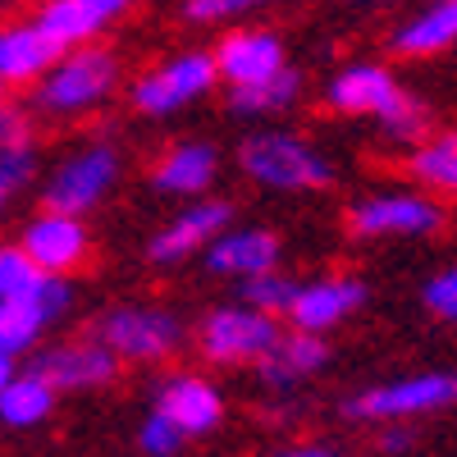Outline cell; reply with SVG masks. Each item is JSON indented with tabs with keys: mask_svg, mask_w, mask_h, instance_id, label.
<instances>
[{
	"mask_svg": "<svg viewBox=\"0 0 457 457\" xmlns=\"http://www.w3.org/2000/svg\"><path fill=\"white\" fill-rule=\"evenodd\" d=\"M366 302V284L357 275H320V279H307L297 284L293 293V307H288V325L293 329H312V334H325V329H338L357 307Z\"/></svg>",
	"mask_w": 457,
	"mask_h": 457,
	"instance_id": "cell-16",
	"label": "cell"
},
{
	"mask_svg": "<svg viewBox=\"0 0 457 457\" xmlns=\"http://www.w3.org/2000/svg\"><path fill=\"white\" fill-rule=\"evenodd\" d=\"M375 124H379V133H385L394 146H416L426 133H435V120H430V105L421 101V96H411L407 87L375 114Z\"/></svg>",
	"mask_w": 457,
	"mask_h": 457,
	"instance_id": "cell-26",
	"label": "cell"
},
{
	"mask_svg": "<svg viewBox=\"0 0 457 457\" xmlns=\"http://www.w3.org/2000/svg\"><path fill=\"white\" fill-rule=\"evenodd\" d=\"M133 5H137V0H92V10H96L105 23H110V19H120V14H129Z\"/></svg>",
	"mask_w": 457,
	"mask_h": 457,
	"instance_id": "cell-35",
	"label": "cell"
},
{
	"mask_svg": "<svg viewBox=\"0 0 457 457\" xmlns=\"http://www.w3.org/2000/svg\"><path fill=\"white\" fill-rule=\"evenodd\" d=\"M444 202L421 193V187H403V193H370L357 197L348 211H343V224H348L353 238H426L444 228Z\"/></svg>",
	"mask_w": 457,
	"mask_h": 457,
	"instance_id": "cell-7",
	"label": "cell"
},
{
	"mask_svg": "<svg viewBox=\"0 0 457 457\" xmlns=\"http://www.w3.org/2000/svg\"><path fill=\"white\" fill-rule=\"evenodd\" d=\"M398 92H403V83L394 79L385 64L353 60V64H343L338 73H329L325 105L338 110V114H357V120H375V114L385 110Z\"/></svg>",
	"mask_w": 457,
	"mask_h": 457,
	"instance_id": "cell-18",
	"label": "cell"
},
{
	"mask_svg": "<svg viewBox=\"0 0 457 457\" xmlns=\"http://www.w3.org/2000/svg\"><path fill=\"white\" fill-rule=\"evenodd\" d=\"M14 193H19V187H14V179L5 174V161H0V211L10 206V197H14Z\"/></svg>",
	"mask_w": 457,
	"mask_h": 457,
	"instance_id": "cell-36",
	"label": "cell"
},
{
	"mask_svg": "<svg viewBox=\"0 0 457 457\" xmlns=\"http://www.w3.org/2000/svg\"><path fill=\"white\" fill-rule=\"evenodd\" d=\"M448 46H457V0H435V5H426L389 37V51L403 60H426Z\"/></svg>",
	"mask_w": 457,
	"mask_h": 457,
	"instance_id": "cell-23",
	"label": "cell"
},
{
	"mask_svg": "<svg viewBox=\"0 0 457 457\" xmlns=\"http://www.w3.org/2000/svg\"><path fill=\"white\" fill-rule=\"evenodd\" d=\"M220 174V156L215 146L202 142V137H183V142H170L156 161H151V187L161 197H179V202H193V197H206V187L215 183Z\"/></svg>",
	"mask_w": 457,
	"mask_h": 457,
	"instance_id": "cell-17",
	"label": "cell"
},
{
	"mask_svg": "<svg viewBox=\"0 0 457 457\" xmlns=\"http://www.w3.org/2000/svg\"><path fill=\"white\" fill-rule=\"evenodd\" d=\"M42 284V270L28 261V252L19 243H0V297H14Z\"/></svg>",
	"mask_w": 457,
	"mask_h": 457,
	"instance_id": "cell-29",
	"label": "cell"
},
{
	"mask_svg": "<svg viewBox=\"0 0 457 457\" xmlns=\"http://www.w3.org/2000/svg\"><path fill=\"white\" fill-rule=\"evenodd\" d=\"M265 457H343V453L329 448V444H288V448H275Z\"/></svg>",
	"mask_w": 457,
	"mask_h": 457,
	"instance_id": "cell-34",
	"label": "cell"
},
{
	"mask_svg": "<svg viewBox=\"0 0 457 457\" xmlns=\"http://www.w3.org/2000/svg\"><path fill=\"white\" fill-rule=\"evenodd\" d=\"M120 73H124V64H120V55H114L110 46L83 42V46L60 51L55 64L28 87L37 120H60V124L87 120L96 105H105L114 96Z\"/></svg>",
	"mask_w": 457,
	"mask_h": 457,
	"instance_id": "cell-1",
	"label": "cell"
},
{
	"mask_svg": "<svg viewBox=\"0 0 457 457\" xmlns=\"http://www.w3.org/2000/svg\"><path fill=\"white\" fill-rule=\"evenodd\" d=\"M270 5H284V0H183V19L202 23V28H215V23L247 19L256 10H270Z\"/></svg>",
	"mask_w": 457,
	"mask_h": 457,
	"instance_id": "cell-28",
	"label": "cell"
},
{
	"mask_svg": "<svg viewBox=\"0 0 457 457\" xmlns=\"http://www.w3.org/2000/svg\"><path fill=\"white\" fill-rule=\"evenodd\" d=\"M19 247L28 252V261L37 265L42 275H64L73 279L92 261V228L83 215H64V211H37L23 234H19Z\"/></svg>",
	"mask_w": 457,
	"mask_h": 457,
	"instance_id": "cell-10",
	"label": "cell"
},
{
	"mask_svg": "<svg viewBox=\"0 0 457 457\" xmlns=\"http://www.w3.org/2000/svg\"><path fill=\"white\" fill-rule=\"evenodd\" d=\"M297 96H302V73L293 64H284V69H275L270 79H261V83L228 87V110L247 114V120H275V114L297 105Z\"/></svg>",
	"mask_w": 457,
	"mask_h": 457,
	"instance_id": "cell-24",
	"label": "cell"
},
{
	"mask_svg": "<svg viewBox=\"0 0 457 457\" xmlns=\"http://www.w3.org/2000/svg\"><path fill=\"white\" fill-rule=\"evenodd\" d=\"M325 366H329V338H325V334H312V329H293V325H284L279 338L270 343V353L256 361V375H261V385H265V389L293 394L297 385L316 379Z\"/></svg>",
	"mask_w": 457,
	"mask_h": 457,
	"instance_id": "cell-15",
	"label": "cell"
},
{
	"mask_svg": "<svg viewBox=\"0 0 457 457\" xmlns=\"http://www.w3.org/2000/svg\"><path fill=\"white\" fill-rule=\"evenodd\" d=\"M55 55H60V46L32 19L0 23V83L5 87H23L28 92L55 64Z\"/></svg>",
	"mask_w": 457,
	"mask_h": 457,
	"instance_id": "cell-20",
	"label": "cell"
},
{
	"mask_svg": "<svg viewBox=\"0 0 457 457\" xmlns=\"http://www.w3.org/2000/svg\"><path fill=\"white\" fill-rule=\"evenodd\" d=\"M19 142H37V114H32V105L0 92V151L19 146Z\"/></svg>",
	"mask_w": 457,
	"mask_h": 457,
	"instance_id": "cell-31",
	"label": "cell"
},
{
	"mask_svg": "<svg viewBox=\"0 0 457 457\" xmlns=\"http://www.w3.org/2000/svg\"><path fill=\"white\" fill-rule=\"evenodd\" d=\"M228 224H234V206L224 197H193L174 220H165L146 238V261L151 265H183L197 252H206V243Z\"/></svg>",
	"mask_w": 457,
	"mask_h": 457,
	"instance_id": "cell-11",
	"label": "cell"
},
{
	"mask_svg": "<svg viewBox=\"0 0 457 457\" xmlns=\"http://www.w3.org/2000/svg\"><path fill=\"white\" fill-rule=\"evenodd\" d=\"M238 170L265 187V193H320L334 183L329 156L293 133V129H261L238 146Z\"/></svg>",
	"mask_w": 457,
	"mask_h": 457,
	"instance_id": "cell-2",
	"label": "cell"
},
{
	"mask_svg": "<svg viewBox=\"0 0 457 457\" xmlns=\"http://www.w3.org/2000/svg\"><path fill=\"white\" fill-rule=\"evenodd\" d=\"M211 60H215V73H220L224 87L261 83V79H270L275 69L288 64L275 28H234V32H224L220 46L211 51Z\"/></svg>",
	"mask_w": 457,
	"mask_h": 457,
	"instance_id": "cell-14",
	"label": "cell"
},
{
	"mask_svg": "<svg viewBox=\"0 0 457 457\" xmlns=\"http://www.w3.org/2000/svg\"><path fill=\"white\" fill-rule=\"evenodd\" d=\"M0 92H5V83H0Z\"/></svg>",
	"mask_w": 457,
	"mask_h": 457,
	"instance_id": "cell-40",
	"label": "cell"
},
{
	"mask_svg": "<svg viewBox=\"0 0 457 457\" xmlns=\"http://www.w3.org/2000/svg\"><path fill=\"white\" fill-rule=\"evenodd\" d=\"M183 444H187V439L165 421L161 411H146V416H142V426H137V453H142V457H179Z\"/></svg>",
	"mask_w": 457,
	"mask_h": 457,
	"instance_id": "cell-30",
	"label": "cell"
},
{
	"mask_svg": "<svg viewBox=\"0 0 457 457\" xmlns=\"http://www.w3.org/2000/svg\"><path fill=\"white\" fill-rule=\"evenodd\" d=\"M32 23L42 28L60 51L96 42V32L105 28V19L92 10V0H42V5L32 10Z\"/></svg>",
	"mask_w": 457,
	"mask_h": 457,
	"instance_id": "cell-25",
	"label": "cell"
},
{
	"mask_svg": "<svg viewBox=\"0 0 457 457\" xmlns=\"http://www.w3.org/2000/svg\"><path fill=\"white\" fill-rule=\"evenodd\" d=\"M69 302H73V284L64 275H42L37 288L0 297V353L14 361L32 353L42 334L69 312Z\"/></svg>",
	"mask_w": 457,
	"mask_h": 457,
	"instance_id": "cell-9",
	"label": "cell"
},
{
	"mask_svg": "<svg viewBox=\"0 0 457 457\" xmlns=\"http://www.w3.org/2000/svg\"><path fill=\"white\" fill-rule=\"evenodd\" d=\"M120 146L105 142V137H92V142H79L69 156L46 174L42 183V206L46 211H64V215H87L105 202V193L120 183Z\"/></svg>",
	"mask_w": 457,
	"mask_h": 457,
	"instance_id": "cell-4",
	"label": "cell"
},
{
	"mask_svg": "<svg viewBox=\"0 0 457 457\" xmlns=\"http://www.w3.org/2000/svg\"><path fill=\"white\" fill-rule=\"evenodd\" d=\"M421 302H426V312H430V316L457 325V265H448V270H439L435 279H426Z\"/></svg>",
	"mask_w": 457,
	"mask_h": 457,
	"instance_id": "cell-32",
	"label": "cell"
},
{
	"mask_svg": "<svg viewBox=\"0 0 457 457\" xmlns=\"http://www.w3.org/2000/svg\"><path fill=\"white\" fill-rule=\"evenodd\" d=\"M448 403H457L453 375H403V379L375 385L366 394H353L343 403V416L348 421L389 426V421H421V416H435Z\"/></svg>",
	"mask_w": 457,
	"mask_h": 457,
	"instance_id": "cell-8",
	"label": "cell"
},
{
	"mask_svg": "<svg viewBox=\"0 0 457 457\" xmlns=\"http://www.w3.org/2000/svg\"><path fill=\"white\" fill-rule=\"evenodd\" d=\"M293 293H297V279H288L279 265H275V270H261V275L238 279V302H247V307H256L265 316H279V320L293 307Z\"/></svg>",
	"mask_w": 457,
	"mask_h": 457,
	"instance_id": "cell-27",
	"label": "cell"
},
{
	"mask_svg": "<svg viewBox=\"0 0 457 457\" xmlns=\"http://www.w3.org/2000/svg\"><path fill=\"white\" fill-rule=\"evenodd\" d=\"M284 256L279 247V234L270 228H220V234L206 243V270L211 275H224V279H247V275H261V270H275Z\"/></svg>",
	"mask_w": 457,
	"mask_h": 457,
	"instance_id": "cell-19",
	"label": "cell"
},
{
	"mask_svg": "<svg viewBox=\"0 0 457 457\" xmlns=\"http://www.w3.org/2000/svg\"><path fill=\"white\" fill-rule=\"evenodd\" d=\"M28 366L42 370L55 385V394H92V389L114 385V375H120V357L92 334L64 338V343H55V348L37 353Z\"/></svg>",
	"mask_w": 457,
	"mask_h": 457,
	"instance_id": "cell-12",
	"label": "cell"
},
{
	"mask_svg": "<svg viewBox=\"0 0 457 457\" xmlns=\"http://www.w3.org/2000/svg\"><path fill=\"white\" fill-rule=\"evenodd\" d=\"M60 407V394L55 385L42 375V370H14L10 375V385L0 389V426H10V430H37V426H46L51 416Z\"/></svg>",
	"mask_w": 457,
	"mask_h": 457,
	"instance_id": "cell-21",
	"label": "cell"
},
{
	"mask_svg": "<svg viewBox=\"0 0 457 457\" xmlns=\"http://www.w3.org/2000/svg\"><path fill=\"white\" fill-rule=\"evenodd\" d=\"M453 394H457V375H453Z\"/></svg>",
	"mask_w": 457,
	"mask_h": 457,
	"instance_id": "cell-38",
	"label": "cell"
},
{
	"mask_svg": "<svg viewBox=\"0 0 457 457\" xmlns=\"http://www.w3.org/2000/svg\"><path fill=\"white\" fill-rule=\"evenodd\" d=\"M353 5H366V0H353Z\"/></svg>",
	"mask_w": 457,
	"mask_h": 457,
	"instance_id": "cell-39",
	"label": "cell"
},
{
	"mask_svg": "<svg viewBox=\"0 0 457 457\" xmlns=\"http://www.w3.org/2000/svg\"><path fill=\"white\" fill-rule=\"evenodd\" d=\"M14 370H19V361H14V357H5V353H0V389L10 385V375H14Z\"/></svg>",
	"mask_w": 457,
	"mask_h": 457,
	"instance_id": "cell-37",
	"label": "cell"
},
{
	"mask_svg": "<svg viewBox=\"0 0 457 457\" xmlns=\"http://www.w3.org/2000/svg\"><path fill=\"white\" fill-rule=\"evenodd\" d=\"M151 411H161L183 439H202L224 426V394L197 370H174L161 379L156 398H151Z\"/></svg>",
	"mask_w": 457,
	"mask_h": 457,
	"instance_id": "cell-13",
	"label": "cell"
},
{
	"mask_svg": "<svg viewBox=\"0 0 457 457\" xmlns=\"http://www.w3.org/2000/svg\"><path fill=\"white\" fill-rule=\"evenodd\" d=\"M215 83H220V73H215L211 51H179L161 64H151L146 73H137L129 83V105L142 120H170V114L202 101Z\"/></svg>",
	"mask_w": 457,
	"mask_h": 457,
	"instance_id": "cell-6",
	"label": "cell"
},
{
	"mask_svg": "<svg viewBox=\"0 0 457 457\" xmlns=\"http://www.w3.org/2000/svg\"><path fill=\"white\" fill-rule=\"evenodd\" d=\"M411 444H416V430H411V421H389L385 430H379V444H375V448L394 457V453H407Z\"/></svg>",
	"mask_w": 457,
	"mask_h": 457,
	"instance_id": "cell-33",
	"label": "cell"
},
{
	"mask_svg": "<svg viewBox=\"0 0 457 457\" xmlns=\"http://www.w3.org/2000/svg\"><path fill=\"white\" fill-rule=\"evenodd\" d=\"M284 320L279 316H265L247 302H224V307H211L197 325V353L206 366H256L265 353H270V343L279 338Z\"/></svg>",
	"mask_w": 457,
	"mask_h": 457,
	"instance_id": "cell-5",
	"label": "cell"
},
{
	"mask_svg": "<svg viewBox=\"0 0 457 457\" xmlns=\"http://www.w3.org/2000/svg\"><path fill=\"white\" fill-rule=\"evenodd\" d=\"M407 174L421 193L439 202H457V129H435L407 151Z\"/></svg>",
	"mask_w": 457,
	"mask_h": 457,
	"instance_id": "cell-22",
	"label": "cell"
},
{
	"mask_svg": "<svg viewBox=\"0 0 457 457\" xmlns=\"http://www.w3.org/2000/svg\"><path fill=\"white\" fill-rule=\"evenodd\" d=\"M87 334L101 338L105 348L120 357V366L124 361L129 366H161L183 348L187 329L165 307H137V302H129V307H110L105 316H96Z\"/></svg>",
	"mask_w": 457,
	"mask_h": 457,
	"instance_id": "cell-3",
	"label": "cell"
}]
</instances>
